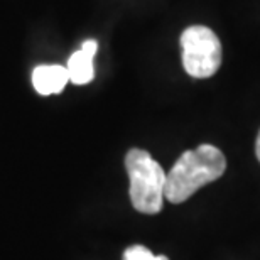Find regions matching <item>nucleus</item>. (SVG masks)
<instances>
[{
  "mask_svg": "<svg viewBox=\"0 0 260 260\" xmlns=\"http://www.w3.org/2000/svg\"><path fill=\"white\" fill-rule=\"evenodd\" d=\"M255 154H257V159L260 160V132H258L257 140H255Z\"/></svg>",
  "mask_w": 260,
  "mask_h": 260,
  "instance_id": "7",
  "label": "nucleus"
},
{
  "mask_svg": "<svg viewBox=\"0 0 260 260\" xmlns=\"http://www.w3.org/2000/svg\"><path fill=\"white\" fill-rule=\"evenodd\" d=\"M125 169L132 206L145 215L159 213L166 198V173L160 164L147 150L130 149L125 155Z\"/></svg>",
  "mask_w": 260,
  "mask_h": 260,
  "instance_id": "2",
  "label": "nucleus"
},
{
  "mask_svg": "<svg viewBox=\"0 0 260 260\" xmlns=\"http://www.w3.org/2000/svg\"><path fill=\"white\" fill-rule=\"evenodd\" d=\"M98 51V43L95 39H88L81 44V48L71 54L68 59V75L73 85H88L95 76L93 59Z\"/></svg>",
  "mask_w": 260,
  "mask_h": 260,
  "instance_id": "4",
  "label": "nucleus"
},
{
  "mask_svg": "<svg viewBox=\"0 0 260 260\" xmlns=\"http://www.w3.org/2000/svg\"><path fill=\"white\" fill-rule=\"evenodd\" d=\"M68 81H70V75L66 66L61 64H41L32 71V86L43 96L61 93Z\"/></svg>",
  "mask_w": 260,
  "mask_h": 260,
  "instance_id": "5",
  "label": "nucleus"
},
{
  "mask_svg": "<svg viewBox=\"0 0 260 260\" xmlns=\"http://www.w3.org/2000/svg\"><path fill=\"white\" fill-rule=\"evenodd\" d=\"M123 260H169V258L164 255H154L149 248H145L142 245H132L123 253Z\"/></svg>",
  "mask_w": 260,
  "mask_h": 260,
  "instance_id": "6",
  "label": "nucleus"
},
{
  "mask_svg": "<svg viewBox=\"0 0 260 260\" xmlns=\"http://www.w3.org/2000/svg\"><path fill=\"white\" fill-rule=\"evenodd\" d=\"M225 169L226 159L215 145L186 150L166 174V200L174 205L184 203L203 186L220 179Z\"/></svg>",
  "mask_w": 260,
  "mask_h": 260,
  "instance_id": "1",
  "label": "nucleus"
},
{
  "mask_svg": "<svg viewBox=\"0 0 260 260\" xmlns=\"http://www.w3.org/2000/svg\"><path fill=\"white\" fill-rule=\"evenodd\" d=\"M183 66L193 78H210L221 64V43L205 25H191L181 36Z\"/></svg>",
  "mask_w": 260,
  "mask_h": 260,
  "instance_id": "3",
  "label": "nucleus"
}]
</instances>
